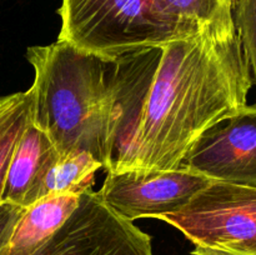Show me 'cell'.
Here are the masks:
<instances>
[{
	"label": "cell",
	"instance_id": "obj_15",
	"mask_svg": "<svg viewBox=\"0 0 256 255\" xmlns=\"http://www.w3.org/2000/svg\"><path fill=\"white\" fill-rule=\"evenodd\" d=\"M190 255H256V254H246V252H229V250L215 249V248L208 246H195V249L190 252Z\"/></svg>",
	"mask_w": 256,
	"mask_h": 255
},
{
	"label": "cell",
	"instance_id": "obj_3",
	"mask_svg": "<svg viewBox=\"0 0 256 255\" xmlns=\"http://www.w3.org/2000/svg\"><path fill=\"white\" fill-rule=\"evenodd\" d=\"M58 40L115 62L202 28L175 16L162 0H62Z\"/></svg>",
	"mask_w": 256,
	"mask_h": 255
},
{
	"label": "cell",
	"instance_id": "obj_11",
	"mask_svg": "<svg viewBox=\"0 0 256 255\" xmlns=\"http://www.w3.org/2000/svg\"><path fill=\"white\" fill-rule=\"evenodd\" d=\"M29 90L0 95V202L15 146L30 119Z\"/></svg>",
	"mask_w": 256,
	"mask_h": 255
},
{
	"label": "cell",
	"instance_id": "obj_6",
	"mask_svg": "<svg viewBox=\"0 0 256 255\" xmlns=\"http://www.w3.org/2000/svg\"><path fill=\"white\" fill-rule=\"evenodd\" d=\"M212 182L185 166L158 172H108L99 194L118 214L134 222L180 210Z\"/></svg>",
	"mask_w": 256,
	"mask_h": 255
},
{
	"label": "cell",
	"instance_id": "obj_8",
	"mask_svg": "<svg viewBox=\"0 0 256 255\" xmlns=\"http://www.w3.org/2000/svg\"><path fill=\"white\" fill-rule=\"evenodd\" d=\"M59 159V154L46 134L29 119L8 168L2 202L25 209L38 202L45 176Z\"/></svg>",
	"mask_w": 256,
	"mask_h": 255
},
{
	"label": "cell",
	"instance_id": "obj_1",
	"mask_svg": "<svg viewBox=\"0 0 256 255\" xmlns=\"http://www.w3.org/2000/svg\"><path fill=\"white\" fill-rule=\"evenodd\" d=\"M114 79L112 172L180 168L206 130L246 109L252 86L234 18L118 58Z\"/></svg>",
	"mask_w": 256,
	"mask_h": 255
},
{
	"label": "cell",
	"instance_id": "obj_14",
	"mask_svg": "<svg viewBox=\"0 0 256 255\" xmlns=\"http://www.w3.org/2000/svg\"><path fill=\"white\" fill-rule=\"evenodd\" d=\"M24 210L25 208L12 202H0V255H6L12 232Z\"/></svg>",
	"mask_w": 256,
	"mask_h": 255
},
{
	"label": "cell",
	"instance_id": "obj_5",
	"mask_svg": "<svg viewBox=\"0 0 256 255\" xmlns=\"http://www.w3.org/2000/svg\"><path fill=\"white\" fill-rule=\"evenodd\" d=\"M32 255H154L152 236L89 190L66 222Z\"/></svg>",
	"mask_w": 256,
	"mask_h": 255
},
{
	"label": "cell",
	"instance_id": "obj_12",
	"mask_svg": "<svg viewBox=\"0 0 256 255\" xmlns=\"http://www.w3.org/2000/svg\"><path fill=\"white\" fill-rule=\"evenodd\" d=\"M170 12L189 24L206 26L232 19L235 0H162Z\"/></svg>",
	"mask_w": 256,
	"mask_h": 255
},
{
	"label": "cell",
	"instance_id": "obj_7",
	"mask_svg": "<svg viewBox=\"0 0 256 255\" xmlns=\"http://www.w3.org/2000/svg\"><path fill=\"white\" fill-rule=\"evenodd\" d=\"M182 166L216 182L256 185V102L206 130Z\"/></svg>",
	"mask_w": 256,
	"mask_h": 255
},
{
	"label": "cell",
	"instance_id": "obj_10",
	"mask_svg": "<svg viewBox=\"0 0 256 255\" xmlns=\"http://www.w3.org/2000/svg\"><path fill=\"white\" fill-rule=\"evenodd\" d=\"M102 164L86 152L60 158L49 170L42 182L40 199L52 194H75L92 190L95 174Z\"/></svg>",
	"mask_w": 256,
	"mask_h": 255
},
{
	"label": "cell",
	"instance_id": "obj_9",
	"mask_svg": "<svg viewBox=\"0 0 256 255\" xmlns=\"http://www.w3.org/2000/svg\"><path fill=\"white\" fill-rule=\"evenodd\" d=\"M80 195L52 194L24 210L10 239L6 255H32L64 224L79 205Z\"/></svg>",
	"mask_w": 256,
	"mask_h": 255
},
{
	"label": "cell",
	"instance_id": "obj_13",
	"mask_svg": "<svg viewBox=\"0 0 256 255\" xmlns=\"http://www.w3.org/2000/svg\"><path fill=\"white\" fill-rule=\"evenodd\" d=\"M232 18L256 88V0H235Z\"/></svg>",
	"mask_w": 256,
	"mask_h": 255
},
{
	"label": "cell",
	"instance_id": "obj_4",
	"mask_svg": "<svg viewBox=\"0 0 256 255\" xmlns=\"http://www.w3.org/2000/svg\"><path fill=\"white\" fill-rule=\"evenodd\" d=\"M162 220L195 246L256 254V185L214 182Z\"/></svg>",
	"mask_w": 256,
	"mask_h": 255
},
{
	"label": "cell",
	"instance_id": "obj_2",
	"mask_svg": "<svg viewBox=\"0 0 256 255\" xmlns=\"http://www.w3.org/2000/svg\"><path fill=\"white\" fill-rule=\"evenodd\" d=\"M34 70L30 122L46 134L60 158L92 154L112 168L115 132V62L66 42L26 49Z\"/></svg>",
	"mask_w": 256,
	"mask_h": 255
}]
</instances>
